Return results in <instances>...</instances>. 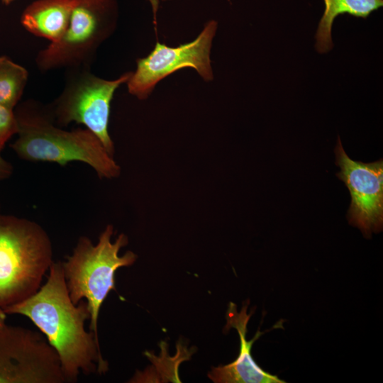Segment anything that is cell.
<instances>
[{"instance_id":"1","label":"cell","mask_w":383,"mask_h":383,"mask_svg":"<svg viewBox=\"0 0 383 383\" xmlns=\"http://www.w3.org/2000/svg\"><path fill=\"white\" fill-rule=\"evenodd\" d=\"M48 272L45 283L33 295L4 311L28 318L45 335L58 355L66 382H76L81 372H106L108 363L99 339L84 327L90 318L87 301H72L61 261L53 262Z\"/></svg>"},{"instance_id":"2","label":"cell","mask_w":383,"mask_h":383,"mask_svg":"<svg viewBox=\"0 0 383 383\" xmlns=\"http://www.w3.org/2000/svg\"><path fill=\"white\" fill-rule=\"evenodd\" d=\"M14 112L18 136L11 148L19 158L61 166L79 161L90 166L100 178L111 179L120 174L119 165L87 128L62 129L55 123L48 106L33 101L22 104Z\"/></svg>"},{"instance_id":"3","label":"cell","mask_w":383,"mask_h":383,"mask_svg":"<svg viewBox=\"0 0 383 383\" xmlns=\"http://www.w3.org/2000/svg\"><path fill=\"white\" fill-rule=\"evenodd\" d=\"M52 256L50 238L39 223L0 213V309L38 291Z\"/></svg>"},{"instance_id":"4","label":"cell","mask_w":383,"mask_h":383,"mask_svg":"<svg viewBox=\"0 0 383 383\" xmlns=\"http://www.w3.org/2000/svg\"><path fill=\"white\" fill-rule=\"evenodd\" d=\"M113 233V226L108 225L95 245L89 238L79 237L72 254L62 262L70 297L74 304L82 299L87 301L89 330L97 339L100 309L109 293L115 289V273L120 267L132 265L137 259V255L130 250L119 255L128 239L121 233L111 242Z\"/></svg>"},{"instance_id":"5","label":"cell","mask_w":383,"mask_h":383,"mask_svg":"<svg viewBox=\"0 0 383 383\" xmlns=\"http://www.w3.org/2000/svg\"><path fill=\"white\" fill-rule=\"evenodd\" d=\"M74 1L70 23L62 37L36 56V65L42 72L90 67L97 49L116 28V0Z\"/></svg>"},{"instance_id":"6","label":"cell","mask_w":383,"mask_h":383,"mask_svg":"<svg viewBox=\"0 0 383 383\" xmlns=\"http://www.w3.org/2000/svg\"><path fill=\"white\" fill-rule=\"evenodd\" d=\"M65 87L59 96L48 106L55 123L67 126L82 124L95 134L113 157V143L109 133L111 103L116 90L126 84L132 72L113 80L100 78L90 67L67 69Z\"/></svg>"},{"instance_id":"7","label":"cell","mask_w":383,"mask_h":383,"mask_svg":"<svg viewBox=\"0 0 383 383\" xmlns=\"http://www.w3.org/2000/svg\"><path fill=\"white\" fill-rule=\"evenodd\" d=\"M58 355L42 334L0 327V383H64Z\"/></svg>"},{"instance_id":"8","label":"cell","mask_w":383,"mask_h":383,"mask_svg":"<svg viewBox=\"0 0 383 383\" xmlns=\"http://www.w3.org/2000/svg\"><path fill=\"white\" fill-rule=\"evenodd\" d=\"M217 27L216 21H209L194 40L177 47L157 41L147 57L137 60L136 70L126 82L128 92L144 100L160 81L185 67L194 69L206 82L213 80L210 55Z\"/></svg>"},{"instance_id":"9","label":"cell","mask_w":383,"mask_h":383,"mask_svg":"<svg viewBox=\"0 0 383 383\" xmlns=\"http://www.w3.org/2000/svg\"><path fill=\"white\" fill-rule=\"evenodd\" d=\"M336 176L348 189L351 202L347 218L367 238L382 230L383 160L362 162L352 160L345 152L340 138L335 148Z\"/></svg>"},{"instance_id":"10","label":"cell","mask_w":383,"mask_h":383,"mask_svg":"<svg viewBox=\"0 0 383 383\" xmlns=\"http://www.w3.org/2000/svg\"><path fill=\"white\" fill-rule=\"evenodd\" d=\"M248 304L238 312L236 305L231 302L226 313L225 328H234L239 334L240 345L238 357L230 364L213 367L208 377L216 383H284L277 375L263 370L251 355L252 344L265 332L257 331L252 340H247V325L253 313H247Z\"/></svg>"},{"instance_id":"11","label":"cell","mask_w":383,"mask_h":383,"mask_svg":"<svg viewBox=\"0 0 383 383\" xmlns=\"http://www.w3.org/2000/svg\"><path fill=\"white\" fill-rule=\"evenodd\" d=\"M74 0H35L23 10L20 21L35 36L58 41L70 23Z\"/></svg>"},{"instance_id":"12","label":"cell","mask_w":383,"mask_h":383,"mask_svg":"<svg viewBox=\"0 0 383 383\" xmlns=\"http://www.w3.org/2000/svg\"><path fill=\"white\" fill-rule=\"evenodd\" d=\"M325 9L315 35L316 49L326 53L333 48L332 26L338 15L349 14L366 18L383 6V0H323Z\"/></svg>"},{"instance_id":"13","label":"cell","mask_w":383,"mask_h":383,"mask_svg":"<svg viewBox=\"0 0 383 383\" xmlns=\"http://www.w3.org/2000/svg\"><path fill=\"white\" fill-rule=\"evenodd\" d=\"M28 78L27 70L9 57L0 56V104L14 110Z\"/></svg>"},{"instance_id":"14","label":"cell","mask_w":383,"mask_h":383,"mask_svg":"<svg viewBox=\"0 0 383 383\" xmlns=\"http://www.w3.org/2000/svg\"><path fill=\"white\" fill-rule=\"evenodd\" d=\"M18 128L14 110L0 104V154L8 140L17 134Z\"/></svg>"},{"instance_id":"15","label":"cell","mask_w":383,"mask_h":383,"mask_svg":"<svg viewBox=\"0 0 383 383\" xmlns=\"http://www.w3.org/2000/svg\"><path fill=\"white\" fill-rule=\"evenodd\" d=\"M13 172L12 165L0 154V182L9 178Z\"/></svg>"},{"instance_id":"16","label":"cell","mask_w":383,"mask_h":383,"mask_svg":"<svg viewBox=\"0 0 383 383\" xmlns=\"http://www.w3.org/2000/svg\"><path fill=\"white\" fill-rule=\"evenodd\" d=\"M6 313L0 309V327L6 324Z\"/></svg>"},{"instance_id":"17","label":"cell","mask_w":383,"mask_h":383,"mask_svg":"<svg viewBox=\"0 0 383 383\" xmlns=\"http://www.w3.org/2000/svg\"><path fill=\"white\" fill-rule=\"evenodd\" d=\"M15 0H1V3L6 6L10 5Z\"/></svg>"},{"instance_id":"18","label":"cell","mask_w":383,"mask_h":383,"mask_svg":"<svg viewBox=\"0 0 383 383\" xmlns=\"http://www.w3.org/2000/svg\"><path fill=\"white\" fill-rule=\"evenodd\" d=\"M162 1H170V0H162Z\"/></svg>"}]
</instances>
